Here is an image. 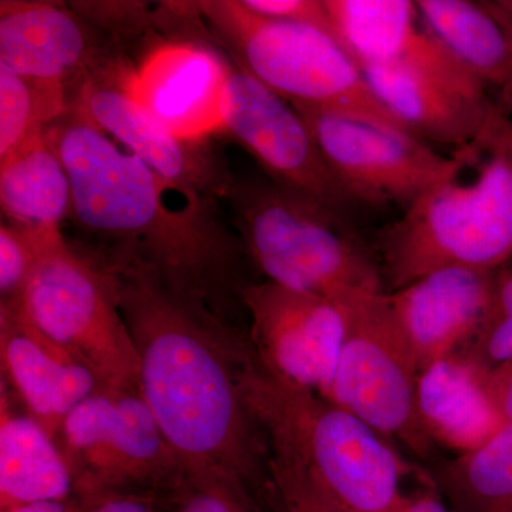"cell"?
Here are the masks:
<instances>
[{"label": "cell", "instance_id": "obj_1", "mask_svg": "<svg viewBox=\"0 0 512 512\" xmlns=\"http://www.w3.org/2000/svg\"><path fill=\"white\" fill-rule=\"evenodd\" d=\"M46 136L72 181L70 220L92 242L97 254L90 258L104 271L150 276L218 315L228 296H241L247 254L221 202L190 195L173 205L181 191L77 107Z\"/></svg>", "mask_w": 512, "mask_h": 512}, {"label": "cell", "instance_id": "obj_2", "mask_svg": "<svg viewBox=\"0 0 512 512\" xmlns=\"http://www.w3.org/2000/svg\"><path fill=\"white\" fill-rule=\"evenodd\" d=\"M107 274L136 346L141 396L181 463L232 478L274 507L269 446L242 394L247 352L237 336L208 306L150 276Z\"/></svg>", "mask_w": 512, "mask_h": 512}, {"label": "cell", "instance_id": "obj_3", "mask_svg": "<svg viewBox=\"0 0 512 512\" xmlns=\"http://www.w3.org/2000/svg\"><path fill=\"white\" fill-rule=\"evenodd\" d=\"M268 446L298 461L346 512H396L409 467L382 434L322 394L269 372L245 353L239 372Z\"/></svg>", "mask_w": 512, "mask_h": 512}, {"label": "cell", "instance_id": "obj_4", "mask_svg": "<svg viewBox=\"0 0 512 512\" xmlns=\"http://www.w3.org/2000/svg\"><path fill=\"white\" fill-rule=\"evenodd\" d=\"M227 204L245 254L266 281L342 308L384 292L375 251L352 222L269 178H237Z\"/></svg>", "mask_w": 512, "mask_h": 512}, {"label": "cell", "instance_id": "obj_5", "mask_svg": "<svg viewBox=\"0 0 512 512\" xmlns=\"http://www.w3.org/2000/svg\"><path fill=\"white\" fill-rule=\"evenodd\" d=\"M384 292L443 269L495 271L512 259V164L488 154L473 181L421 195L377 235Z\"/></svg>", "mask_w": 512, "mask_h": 512}, {"label": "cell", "instance_id": "obj_6", "mask_svg": "<svg viewBox=\"0 0 512 512\" xmlns=\"http://www.w3.org/2000/svg\"><path fill=\"white\" fill-rule=\"evenodd\" d=\"M195 9L234 64L291 106L349 114L406 131L379 103L365 74L332 33L264 18L241 0H207L195 3Z\"/></svg>", "mask_w": 512, "mask_h": 512}, {"label": "cell", "instance_id": "obj_7", "mask_svg": "<svg viewBox=\"0 0 512 512\" xmlns=\"http://www.w3.org/2000/svg\"><path fill=\"white\" fill-rule=\"evenodd\" d=\"M20 312L69 350L103 387L140 390V362L113 279L60 237L40 252L18 302Z\"/></svg>", "mask_w": 512, "mask_h": 512}, {"label": "cell", "instance_id": "obj_8", "mask_svg": "<svg viewBox=\"0 0 512 512\" xmlns=\"http://www.w3.org/2000/svg\"><path fill=\"white\" fill-rule=\"evenodd\" d=\"M56 440L72 470L77 497L127 493L156 498L184 470L140 390L101 387L67 416Z\"/></svg>", "mask_w": 512, "mask_h": 512}, {"label": "cell", "instance_id": "obj_9", "mask_svg": "<svg viewBox=\"0 0 512 512\" xmlns=\"http://www.w3.org/2000/svg\"><path fill=\"white\" fill-rule=\"evenodd\" d=\"M420 369L397 328L384 292L346 308V333L326 399L345 407L384 439L421 458L431 440L419 407Z\"/></svg>", "mask_w": 512, "mask_h": 512}, {"label": "cell", "instance_id": "obj_10", "mask_svg": "<svg viewBox=\"0 0 512 512\" xmlns=\"http://www.w3.org/2000/svg\"><path fill=\"white\" fill-rule=\"evenodd\" d=\"M295 109L333 173L367 208L394 202L406 210L437 185L460 178L480 154L446 156L399 128L335 111Z\"/></svg>", "mask_w": 512, "mask_h": 512}, {"label": "cell", "instance_id": "obj_11", "mask_svg": "<svg viewBox=\"0 0 512 512\" xmlns=\"http://www.w3.org/2000/svg\"><path fill=\"white\" fill-rule=\"evenodd\" d=\"M222 133L247 150L278 187L352 222L367 208L336 177L311 128L288 101L231 64L221 104Z\"/></svg>", "mask_w": 512, "mask_h": 512}, {"label": "cell", "instance_id": "obj_12", "mask_svg": "<svg viewBox=\"0 0 512 512\" xmlns=\"http://www.w3.org/2000/svg\"><path fill=\"white\" fill-rule=\"evenodd\" d=\"M362 72L376 99L407 133L453 153H480L488 124L504 110L434 37L402 62Z\"/></svg>", "mask_w": 512, "mask_h": 512}, {"label": "cell", "instance_id": "obj_13", "mask_svg": "<svg viewBox=\"0 0 512 512\" xmlns=\"http://www.w3.org/2000/svg\"><path fill=\"white\" fill-rule=\"evenodd\" d=\"M128 69L119 59L94 72L77 90L73 106L178 191L227 202L237 177L225 158L208 138L175 136L146 113L128 92Z\"/></svg>", "mask_w": 512, "mask_h": 512}, {"label": "cell", "instance_id": "obj_14", "mask_svg": "<svg viewBox=\"0 0 512 512\" xmlns=\"http://www.w3.org/2000/svg\"><path fill=\"white\" fill-rule=\"evenodd\" d=\"M239 301L251 318L255 356L274 375L328 396L346 333V308L274 282L248 284Z\"/></svg>", "mask_w": 512, "mask_h": 512}, {"label": "cell", "instance_id": "obj_15", "mask_svg": "<svg viewBox=\"0 0 512 512\" xmlns=\"http://www.w3.org/2000/svg\"><path fill=\"white\" fill-rule=\"evenodd\" d=\"M119 59L74 8L43 0L0 3V67L23 79L60 87L74 99L87 77Z\"/></svg>", "mask_w": 512, "mask_h": 512}, {"label": "cell", "instance_id": "obj_16", "mask_svg": "<svg viewBox=\"0 0 512 512\" xmlns=\"http://www.w3.org/2000/svg\"><path fill=\"white\" fill-rule=\"evenodd\" d=\"M231 64L208 47L190 42L157 46L126 83L133 99L158 124L187 140L222 133L221 104Z\"/></svg>", "mask_w": 512, "mask_h": 512}, {"label": "cell", "instance_id": "obj_17", "mask_svg": "<svg viewBox=\"0 0 512 512\" xmlns=\"http://www.w3.org/2000/svg\"><path fill=\"white\" fill-rule=\"evenodd\" d=\"M2 383L57 439L70 413L103 384L82 360L43 335L16 303H0Z\"/></svg>", "mask_w": 512, "mask_h": 512}, {"label": "cell", "instance_id": "obj_18", "mask_svg": "<svg viewBox=\"0 0 512 512\" xmlns=\"http://www.w3.org/2000/svg\"><path fill=\"white\" fill-rule=\"evenodd\" d=\"M493 272L443 269L384 292L420 373L456 356L476 336L490 301Z\"/></svg>", "mask_w": 512, "mask_h": 512}, {"label": "cell", "instance_id": "obj_19", "mask_svg": "<svg viewBox=\"0 0 512 512\" xmlns=\"http://www.w3.org/2000/svg\"><path fill=\"white\" fill-rule=\"evenodd\" d=\"M0 512L77 498L76 481L56 439L0 390Z\"/></svg>", "mask_w": 512, "mask_h": 512}, {"label": "cell", "instance_id": "obj_20", "mask_svg": "<svg viewBox=\"0 0 512 512\" xmlns=\"http://www.w3.org/2000/svg\"><path fill=\"white\" fill-rule=\"evenodd\" d=\"M0 207L3 221L40 241L62 237L72 217V181L46 131L0 163Z\"/></svg>", "mask_w": 512, "mask_h": 512}, {"label": "cell", "instance_id": "obj_21", "mask_svg": "<svg viewBox=\"0 0 512 512\" xmlns=\"http://www.w3.org/2000/svg\"><path fill=\"white\" fill-rule=\"evenodd\" d=\"M416 6L424 29L488 92L500 94V106L510 113L512 46L493 13L468 0H417Z\"/></svg>", "mask_w": 512, "mask_h": 512}, {"label": "cell", "instance_id": "obj_22", "mask_svg": "<svg viewBox=\"0 0 512 512\" xmlns=\"http://www.w3.org/2000/svg\"><path fill=\"white\" fill-rule=\"evenodd\" d=\"M419 407L431 440L457 454L480 447L505 426L476 370L456 356L421 372Z\"/></svg>", "mask_w": 512, "mask_h": 512}, {"label": "cell", "instance_id": "obj_23", "mask_svg": "<svg viewBox=\"0 0 512 512\" xmlns=\"http://www.w3.org/2000/svg\"><path fill=\"white\" fill-rule=\"evenodd\" d=\"M333 35L363 67L402 60L421 30L419 12L410 0H325Z\"/></svg>", "mask_w": 512, "mask_h": 512}, {"label": "cell", "instance_id": "obj_24", "mask_svg": "<svg viewBox=\"0 0 512 512\" xmlns=\"http://www.w3.org/2000/svg\"><path fill=\"white\" fill-rule=\"evenodd\" d=\"M433 483L451 512H512V423L441 464Z\"/></svg>", "mask_w": 512, "mask_h": 512}, {"label": "cell", "instance_id": "obj_25", "mask_svg": "<svg viewBox=\"0 0 512 512\" xmlns=\"http://www.w3.org/2000/svg\"><path fill=\"white\" fill-rule=\"evenodd\" d=\"M72 93L0 67V163L73 109Z\"/></svg>", "mask_w": 512, "mask_h": 512}, {"label": "cell", "instance_id": "obj_26", "mask_svg": "<svg viewBox=\"0 0 512 512\" xmlns=\"http://www.w3.org/2000/svg\"><path fill=\"white\" fill-rule=\"evenodd\" d=\"M154 500L161 512H276L244 484L188 467Z\"/></svg>", "mask_w": 512, "mask_h": 512}, {"label": "cell", "instance_id": "obj_27", "mask_svg": "<svg viewBox=\"0 0 512 512\" xmlns=\"http://www.w3.org/2000/svg\"><path fill=\"white\" fill-rule=\"evenodd\" d=\"M269 476L276 512H346L319 487L298 461L271 447Z\"/></svg>", "mask_w": 512, "mask_h": 512}, {"label": "cell", "instance_id": "obj_28", "mask_svg": "<svg viewBox=\"0 0 512 512\" xmlns=\"http://www.w3.org/2000/svg\"><path fill=\"white\" fill-rule=\"evenodd\" d=\"M55 239L47 242L40 241L25 229L2 221V225H0V295H2V303L19 301L29 284L30 276L35 271L40 252Z\"/></svg>", "mask_w": 512, "mask_h": 512}, {"label": "cell", "instance_id": "obj_29", "mask_svg": "<svg viewBox=\"0 0 512 512\" xmlns=\"http://www.w3.org/2000/svg\"><path fill=\"white\" fill-rule=\"evenodd\" d=\"M456 357L473 367L480 376L512 362V315L478 330Z\"/></svg>", "mask_w": 512, "mask_h": 512}, {"label": "cell", "instance_id": "obj_30", "mask_svg": "<svg viewBox=\"0 0 512 512\" xmlns=\"http://www.w3.org/2000/svg\"><path fill=\"white\" fill-rule=\"evenodd\" d=\"M241 2L245 8L264 18L316 26L333 35L325 0H241Z\"/></svg>", "mask_w": 512, "mask_h": 512}, {"label": "cell", "instance_id": "obj_31", "mask_svg": "<svg viewBox=\"0 0 512 512\" xmlns=\"http://www.w3.org/2000/svg\"><path fill=\"white\" fill-rule=\"evenodd\" d=\"M82 498L84 512H161L153 497L127 493H100Z\"/></svg>", "mask_w": 512, "mask_h": 512}, {"label": "cell", "instance_id": "obj_32", "mask_svg": "<svg viewBox=\"0 0 512 512\" xmlns=\"http://www.w3.org/2000/svg\"><path fill=\"white\" fill-rule=\"evenodd\" d=\"M480 379L500 419L504 424L512 423V362L480 376Z\"/></svg>", "mask_w": 512, "mask_h": 512}, {"label": "cell", "instance_id": "obj_33", "mask_svg": "<svg viewBox=\"0 0 512 512\" xmlns=\"http://www.w3.org/2000/svg\"><path fill=\"white\" fill-rule=\"evenodd\" d=\"M478 151L485 154H497L512 164V117L510 113L500 110L495 114L478 143Z\"/></svg>", "mask_w": 512, "mask_h": 512}, {"label": "cell", "instance_id": "obj_34", "mask_svg": "<svg viewBox=\"0 0 512 512\" xmlns=\"http://www.w3.org/2000/svg\"><path fill=\"white\" fill-rule=\"evenodd\" d=\"M396 512H451L436 484L410 495H403Z\"/></svg>", "mask_w": 512, "mask_h": 512}, {"label": "cell", "instance_id": "obj_35", "mask_svg": "<svg viewBox=\"0 0 512 512\" xmlns=\"http://www.w3.org/2000/svg\"><path fill=\"white\" fill-rule=\"evenodd\" d=\"M5 512H84L82 498H72V500L46 501V503H37L23 505V507L13 508Z\"/></svg>", "mask_w": 512, "mask_h": 512}, {"label": "cell", "instance_id": "obj_36", "mask_svg": "<svg viewBox=\"0 0 512 512\" xmlns=\"http://www.w3.org/2000/svg\"><path fill=\"white\" fill-rule=\"evenodd\" d=\"M485 8L490 10L491 13H493V16L495 19L500 22V25L503 26V29L505 30V33H507L508 40H510L511 46H512V20L508 19L507 16L504 15V13H501L500 10L495 8V5L493 2H483Z\"/></svg>", "mask_w": 512, "mask_h": 512}, {"label": "cell", "instance_id": "obj_37", "mask_svg": "<svg viewBox=\"0 0 512 512\" xmlns=\"http://www.w3.org/2000/svg\"><path fill=\"white\" fill-rule=\"evenodd\" d=\"M495 8L512 20V0H493Z\"/></svg>", "mask_w": 512, "mask_h": 512}]
</instances>
